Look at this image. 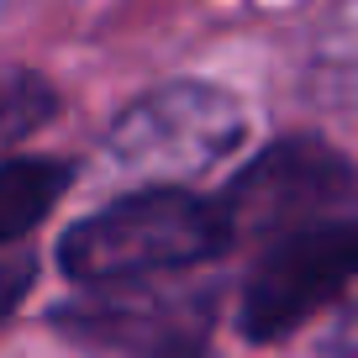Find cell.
Returning <instances> with one entry per match:
<instances>
[{"label":"cell","mask_w":358,"mask_h":358,"mask_svg":"<svg viewBox=\"0 0 358 358\" xmlns=\"http://www.w3.org/2000/svg\"><path fill=\"white\" fill-rule=\"evenodd\" d=\"M227 248H232V227L222 201L195 195L185 185H148L69 227L58 243V268L74 285H101L201 268Z\"/></svg>","instance_id":"cell-1"},{"label":"cell","mask_w":358,"mask_h":358,"mask_svg":"<svg viewBox=\"0 0 358 358\" xmlns=\"http://www.w3.org/2000/svg\"><path fill=\"white\" fill-rule=\"evenodd\" d=\"M32 285H37V264L27 253L22 258H0V322L22 306V295L32 290Z\"/></svg>","instance_id":"cell-7"},{"label":"cell","mask_w":358,"mask_h":358,"mask_svg":"<svg viewBox=\"0 0 358 358\" xmlns=\"http://www.w3.org/2000/svg\"><path fill=\"white\" fill-rule=\"evenodd\" d=\"M358 268V222L353 211L316 216V222L268 232L243 280L237 327L248 343H280L306 327L322 306L348 290Z\"/></svg>","instance_id":"cell-3"},{"label":"cell","mask_w":358,"mask_h":358,"mask_svg":"<svg viewBox=\"0 0 358 358\" xmlns=\"http://www.w3.org/2000/svg\"><path fill=\"white\" fill-rule=\"evenodd\" d=\"M48 327L116 358H201L216 327V285H190V268L79 285Z\"/></svg>","instance_id":"cell-2"},{"label":"cell","mask_w":358,"mask_h":358,"mask_svg":"<svg viewBox=\"0 0 358 358\" xmlns=\"http://www.w3.org/2000/svg\"><path fill=\"white\" fill-rule=\"evenodd\" d=\"M74 169L58 158H6L0 164V248L27 237L58 201H64Z\"/></svg>","instance_id":"cell-6"},{"label":"cell","mask_w":358,"mask_h":358,"mask_svg":"<svg viewBox=\"0 0 358 358\" xmlns=\"http://www.w3.org/2000/svg\"><path fill=\"white\" fill-rule=\"evenodd\" d=\"M216 201L227 211L232 243H264L268 232L353 211V164L322 137H285L264 148Z\"/></svg>","instance_id":"cell-5"},{"label":"cell","mask_w":358,"mask_h":358,"mask_svg":"<svg viewBox=\"0 0 358 358\" xmlns=\"http://www.w3.org/2000/svg\"><path fill=\"white\" fill-rule=\"evenodd\" d=\"M106 143L127 169L158 174V185H179L185 174L216 169L243 143V106L216 85H164L137 95Z\"/></svg>","instance_id":"cell-4"}]
</instances>
